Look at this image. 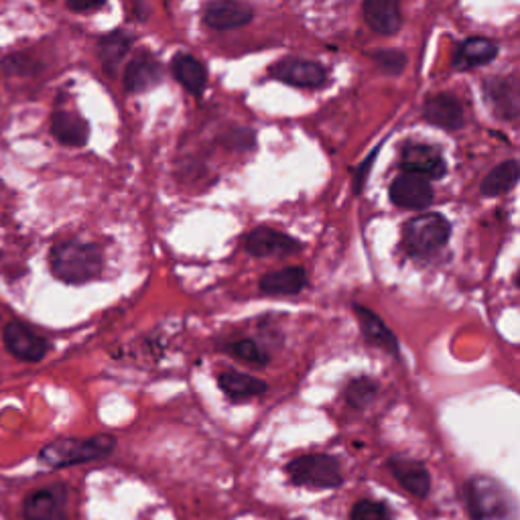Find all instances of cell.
I'll return each instance as SVG.
<instances>
[{
	"label": "cell",
	"instance_id": "cell-1",
	"mask_svg": "<svg viewBox=\"0 0 520 520\" xmlns=\"http://www.w3.org/2000/svg\"><path fill=\"white\" fill-rule=\"evenodd\" d=\"M102 252L96 244L65 240L51 248L49 267L55 279L68 285H84L100 277Z\"/></svg>",
	"mask_w": 520,
	"mask_h": 520
},
{
	"label": "cell",
	"instance_id": "cell-2",
	"mask_svg": "<svg viewBox=\"0 0 520 520\" xmlns=\"http://www.w3.org/2000/svg\"><path fill=\"white\" fill-rule=\"evenodd\" d=\"M116 439L112 435H96L88 439L63 437L47 443L39 451V462L47 468H68L86 462L104 460L114 451Z\"/></svg>",
	"mask_w": 520,
	"mask_h": 520
},
{
	"label": "cell",
	"instance_id": "cell-3",
	"mask_svg": "<svg viewBox=\"0 0 520 520\" xmlns=\"http://www.w3.org/2000/svg\"><path fill=\"white\" fill-rule=\"evenodd\" d=\"M472 520H516V502L506 486L494 478L476 476L466 484Z\"/></svg>",
	"mask_w": 520,
	"mask_h": 520
},
{
	"label": "cell",
	"instance_id": "cell-4",
	"mask_svg": "<svg viewBox=\"0 0 520 520\" xmlns=\"http://www.w3.org/2000/svg\"><path fill=\"white\" fill-rule=\"evenodd\" d=\"M289 482L305 488H338L344 482L340 462L328 453H309L287 464Z\"/></svg>",
	"mask_w": 520,
	"mask_h": 520
},
{
	"label": "cell",
	"instance_id": "cell-5",
	"mask_svg": "<svg viewBox=\"0 0 520 520\" xmlns=\"http://www.w3.org/2000/svg\"><path fill=\"white\" fill-rule=\"evenodd\" d=\"M451 234V224L441 214H423L409 220L403 228V244L411 256H431Z\"/></svg>",
	"mask_w": 520,
	"mask_h": 520
},
{
	"label": "cell",
	"instance_id": "cell-6",
	"mask_svg": "<svg viewBox=\"0 0 520 520\" xmlns=\"http://www.w3.org/2000/svg\"><path fill=\"white\" fill-rule=\"evenodd\" d=\"M3 340H5L7 350L17 360H23V362H31V364L41 362L49 352V342L43 336H39L35 330H31L27 323L17 321V319H13L5 325Z\"/></svg>",
	"mask_w": 520,
	"mask_h": 520
},
{
	"label": "cell",
	"instance_id": "cell-7",
	"mask_svg": "<svg viewBox=\"0 0 520 520\" xmlns=\"http://www.w3.org/2000/svg\"><path fill=\"white\" fill-rule=\"evenodd\" d=\"M271 74L289 86L295 88H321L328 80V72H325L317 61L309 59H299V57H287L277 61Z\"/></svg>",
	"mask_w": 520,
	"mask_h": 520
},
{
	"label": "cell",
	"instance_id": "cell-8",
	"mask_svg": "<svg viewBox=\"0 0 520 520\" xmlns=\"http://www.w3.org/2000/svg\"><path fill=\"white\" fill-rule=\"evenodd\" d=\"M390 200L399 208L425 210L433 204V187L429 179L405 171L390 185Z\"/></svg>",
	"mask_w": 520,
	"mask_h": 520
},
{
	"label": "cell",
	"instance_id": "cell-9",
	"mask_svg": "<svg viewBox=\"0 0 520 520\" xmlns=\"http://www.w3.org/2000/svg\"><path fill=\"white\" fill-rule=\"evenodd\" d=\"M25 520H68L65 512V488L49 486L31 492L23 502Z\"/></svg>",
	"mask_w": 520,
	"mask_h": 520
},
{
	"label": "cell",
	"instance_id": "cell-10",
	"mask_svg": "<svg viewBox=\"0 0 520 520\" xmlns=\"http://www.w3.org/2000/svg\"><path fill=\"white\" fill-rule=\"evenodd\" d=\"M244 250L250 256H275V254L285 256V254L299 252L301 242L275 228L260 226L244 236Z\"/></svg>",
	"mask_w": 520,
	"mask_h": 520
},
{
	"label": "cell",
	"instance_id": "cell-11",
	"mask_svg": "<svg viewBox=\"0 0 520 520\" xmlns=\"http://www.w3.org/2000/svg\"><path fill=\"white\" fill-rule=\"evenodd\" d=\"M401 165L409 173H417L425 179H441L447 173L445 159L437 147L411 143L403 149Z\"/></svg>",
	"mask_w": 520,
	"mask_h": 520
},
{
	"label": "cell",
	"instance_id": "cell-12",
	"mask_svg": "<svg viewBox=\"0 0 520 520\" xmlns=\"http://www.w3.org/2000/svg\"><path fill=\"white\" fill-rule=\"evenodd\" d=\"M252 7L246 0H214L206 9L204 21L214 31H230L252 21Z\"/></svg>",
	"mask_w": 520,
	"mask_h": 520
},
{
	"label": "cell",
	"instance_id": "cell-13",
	"mask_svg": "<svg viewBox=\"0 0 520 520\" xmlns=\"http://www.w3.org/2000/svg\"><path fill=\"white\" fill-rule=\"evenodd\" d=\"M354 311L358 315V323H360L366 342L380 348L382 352H386L390 356L399 358V354H401L399 352V340L393 334V330H390L388 325L380 319V315L374 313L372 309L364 307V305H358V303H354Z\"/></svg>",
	"mask_w": 520,
	"mask_h": 520
},
{
	"label": "cell",
	"instance_id": "cell-14",
	"mask_svg": "<svg viewBox=\"0 0 520 520\" xmlns=\"http://www.w3.org/2000/svg\"><path fill=\"white\" fill-rule=\"evenodd\" d=\"M486 100L494 112L504 120H514L520 112V88L514 76L510 78H490L484 84Z\"/></svg>",
	"mask_w": 520,
	"mask_h": 520
},
{
	"label": "cell",
	"instance_id": "cell-15",
	"mask_svg": "<svg viewBox=\"0 0 520 520\" xmlns=\"http://www.w3.org/2000/svg\"><path fill=\"white\" fill-rule=\"evenodd\" d=\"M51 135L65 147H84L90 139V124L76 112L55 110L51 116Z\"/></svg>",
	"mask_w": 520,
	"mask_h": 520
},
{
	"label": "cell",
	"instance_id": "cell-16",
	"mask_svg": "<svg viewBox=\"0 0 520 520\" xmlns=\"http://www.w3.org/2000/svg\"><path fill=\"white\" fill-rule=\"evenodd\" d=\"M423 118L427 122L453 133V130H460L464 126V108L455 96L437 94L425 102Z\"/></svg>",
	"mask_w": 520,
	"mask_h": 520
},
{
	"label": "cell",
	"instance_id": "cell-17",
	"mask_svg": "<svg viewBox=\"0 0 520 520\" xmlns=\"http://www.w3.org/2000/svg\"><path fill=\"white\" fill-rule=\"evenodd\" d=\"M163 78L161 63L151 53H139L137 57L130 59L124 72V88L133 94L145 92L153 86H157Z\"/></svg>",
	"mask_w": 520,
	"mask_h": 520
},
{
	"label": "cell",
	"instance_id": "cell-18",
	"mask_svg": "<svg viewBox=\"0 0 520 520\" xmlns=\"http://www.w3.org/2000/svg\"><path fill=\"white\" fill-rule=\"evenodd\" d=\"M364 19L374 33L395 35L403 27L401 0H364Z\"/></svg>",
	"mask_w": 520,
	"mask_h": 520
},
{
	"label": "cell",
	"instance_id": "cell-19",
	"mask_svg": "<svg viewBox=\"0 0 520 520\" xmlns=\"http://www.w3.org/2000/svg\"><path fill=\"white\" fill-rule=\"evenodd\" d=\"M388 470L393 472V476L399 480V484L413 496L425 498L429 494L431 476L423 462L401 458V455H397V458L388 460Z\"/></svg>",
	"mask_w": 520,
	"mask_h": 520
},
{
	"label": "cell",
	"instance_id": "cell-20",
	"mask_svg": "<svg viewBox=\"0 0 520 520\" xmlns=\"http://www.w3.org/2000/svg\"><path fill=\"white\" fill-rule=\"evenodd\" d=\"M218 386L222 388V393L234 403L248 401L252 397H260L269 390L265 380L254 378V376L244 374V372H236V370L222 372L218 376Z\"/></svg>",
	"mask_w": 520,
	"mask_h": 520
},
{
	"label": "cell",
	"instance_id": "cell-21",
	"mask_svg": "<svg viewBox=\"0 0 520 520\" xmlns=\"http://www.w3.org/2000/svg\"><path fill=\"white\" fill-rule=\"evenodd\" d=\"M307 287V273L303 267H287L281 271H273L265 275L258 283V289L265 295L273 297H289L297 295Z\"/></svg>",
	"mask_w": 520,
	"mask_h": 520
},
{
	"label": "cell",
	"instance_id": "cell-22",
	"mask_svg": "<svg viewBox=\"0 0 520 520\" xmlns=\"http://www.w3.org/2000/svg\"><path fill=\"white\" fill-rule=\"evenodd\" d=\"M171 70L175 80L193 96H200L208 84V72L200 59L193 55L179 53L171 61Z\"/></svg>",
	"mask_w": 520,
	"mask_h": 520
},
{
	"label": "cell",
	"instance_id": "cell-23",
	"mask_svg": "<svg viewBox=\"0 0 520 520\" xmlns=\"http://www.w3.org/2000/svg\"><path fill=\"white\" fill-rule=\"evenodd\" d=\"M498 55V47L494 41L486 39V37H472L468 41H464L453 57V68L455 70H472V68H480V65H486L490 61H494Z\"/></svg>",
	"mask_w": 520,
	"mask_h": 520
},
{
	"label": "cell",
	"instance_id": "cell-24",
	"mask_svg": "<svg viewBox=\"0 0 520 520\" xmlns=\"http://www.w3.org/2000/svg\"><path fill=\"white\" fill-rule=\"evenodd\" d=\"M133 45V37H128L124 31H112L110 35L102 37L98 43V55L104 65V72L114 74L124 55Z\"/></svg>",
	"mask_w": 520,
	"mask_h": 520
},
{
	"label": "cell",
	"instance_id": "cell-25",
	"mask_svg": "<svg viewBox=\"0 0 520 520\" xmlns=\"http://www.w3.org/2000/svg\"><path fill=\"white\" fill-rule=\"evenodd\" d=\"M518 163L514 159L494 167L482 181V195L486 198H498V195L510 191L518 181Z\"/></svg>",
	"mask_w": 520,
	"mask_h": 520
},
{
	"label": "cell",
	"instance_id": "cell-26",
	"mask_svg": "<svg viewBox=\"0 0 520 520\" xmlns=\"http://www.w3.org/2000/svg\"><path fill=\"white\" fill-rule=\"evenodd\" d=\"M376 390H378V386L374 380L360 376V378L350 380V384L344 390V397H346L348 405H352L354 409H364L374 401Z\"/></svg>",
	"mask_w": 520,
	"mask_h": 520
},
{
	"label": "cell",
	"instance_id": "cell-27",
	"mask_svg": "<svg viewBox=\"0 0 520 520\" xmlns=\"http://www.w3.org/2000/svg\"><path fill=\"white\" fill-rule=\"evenodd\" d=\"M3 70L7 76L33 78L41 72V63L27 53H11L3 59Z\"/></svg>",
	"mask_w": 520,
	"mask_h": 520
},
{
	"label": "cell",
	"instance_id": "cell-28",
	"mask_svg": "<svg viewBox=\"0 0 520 520\" xmlns=\"http://www.w3.org/2000/svg\"><path fill=\"white\" fill-rule=\"evenodd\" d=\"M226 352L236 356L242 362L254 364V366H267L269 364V354L260 348L254 340H236L226 346Z\"/></svg>",
	"mask_w": 520,
	"mask_h": 520
},
{
	"label": "cell",
	"instance_id": "cell-29",
	"mask_svg": "<svg viewBox=\"0 0 520 520\" xmlns=\"http://www.w3.org/2000/svg\"><path fill=\"white\" fill-rule=\"evenodd\" d=\"M350 518L352 520H393V518H390L388 508L382 502H376V500L356 502Z\"/></svg>",
	"mask_w": 520,
	"mask_h": 520
},
{
	"label": "cell",
	"instance_id": "cell-30",
	"mask_svg": "<svg viewBox=\"0 0 520 520\" xmlns=\"http://www.w3.org/2000/svg\"><path fill=\"white\" fill-rule=\"evenodd\" d=\"M374 61L386 74H401L407 65V55L399 49H382L374 53Z\"/></svg>",
	"mask_w": 520,
	"mask_h": 520
},
{
	"label": "cell",
	"instance_id": "cell-31",
	"mask_svg": "<svg viewBox=\"0 0 520 520\" xmlns=\"http://www.w3.org/2000/svg\"><path fill=\"white\" fill-rule=\"evenodd\" d=\"M106 0H68V7L74 13H88V11H96L100 9Z\"/></svg>",
	"mask_w": 520,
	"mask_h": 520
}]
</instances>
